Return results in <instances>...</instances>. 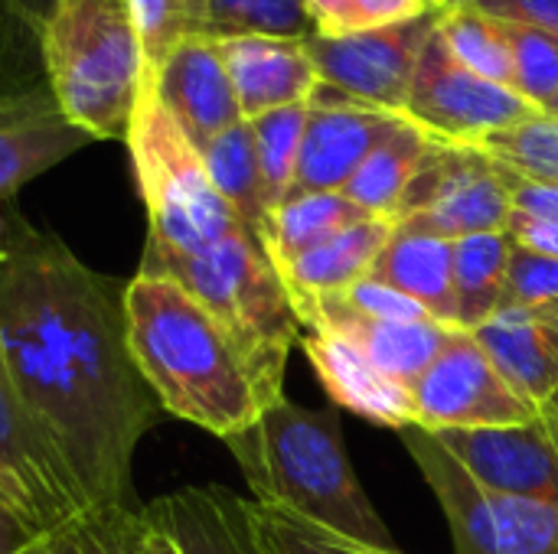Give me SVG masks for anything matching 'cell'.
Instances as JSON below:
<instances>
[{
    "mask_svg": "<svg viewBox=\"0 0 558 554\" xmlns=\"http://www.w3.org/2000/svg\"><path fill=\"white\" fill-rule=\"evenodd\" d=\"M543 114H549V118H558V98L553 101V104H549V108H546V111H543Z\"/></svg>",
    "mask_w": 558,
    "mask_h": 554,
    "instance_id": "48",
    "label": "cell"
},
{
    "mask_svg": "<svg viewBox=\"0 0 558 554\" xmlns=\"http://www.w3.org/2000/svg\"><path fill=\"white\" fill-rule=\"evenodd\" d=\"M314 33L320 36H350L392 23L415 20L435 10V0H304Z\"/></svg>",
    "mask_w": 558,
    "mask_h": 554,
    "instance_id": "34",
    "label": "cell"
},
{
    "mask_svg": "<svg viewBox=\"0 0 558 554\" xmlns=\"http://www.w3.org/2000/svg\"><path fill=\"white\" fill-rule=\"evenodd\" d=\"M307 104L311 118L291 193H343L369 150L405 118L353 101L314 98Z\"/></svg>",
    "mask_w": 558,
    "mask_h": 554,
    "instance_id": "16",
    "label": "cell"
},
{
    "mask_svg": "<svg viewBox=\"0 0 558 554\" xmlns=\"http://www.w3.org/2000/svg\"><path fill=\"white\" fill-rule=\"evenodd\" d=\"M0 473L23 493L43 529H56L88 509L62 457L43 438L26 402L20 398L3 343H0Z\"/></svg>",
    "mask_w": 558,
    "mask_h": 554,
    "instance_id": "13",
    "label": "cell"
},
{
    "mask_svg": "<svg viewBox=\"0 0 558 554\" xmlns=\"http://www.w3.org/2000/svg\"><path fill=\"white\" fill-rule=\"evenodd\" d=\"M513 49V72H517V91L546 111L558 98V33L526 26V23H507L500 20Z\"/></svg>",
    "mask_w": 558,
    "mask_h": 554,
    "instance_id": "33",
    "label": "cell"
},
{
    "mask_svg": "<svg viewBox=\"0 0 558 554\" xmlns=\"http://www.w3.org/2000/svg\"><path fill=\"white\" fill-rule=\"evenodd\" d=\"M95 144L75 127L49 85L0 101V206L13 199L29 180L59 167L82 147Z\"/></svg>",
    "mask_w": 558,
    "mask_h": 554,
    "instance_id": "17",
    "label": "cell"
},
{
    "mask_svg": "<svg viewBox=\"0 0 558 554\" xmlns=\"http://www.w3.org/2000/svg\"><path fill=\"white\" fill-rule=\"evenodd\" d=\"M543 418H546V424H549V431H553V438H556L558 444V389L549 395V402L543 405Z\"/></svg>",
    "mask_w": 558,
    "mask_h": 554,
    "instance_id": "45",
    "label": "cell"
},
{
    "mask_svg": "<svg viewBox=\"0 0 558 554\" xmlns=\"http://www.w3.org/2000/svg\"><path fill=\"white\" fill-rule=\"evenodd\" d=\"M396 222L379 216H363L353 225L340 229L337 235L324 238L320 245L298 251L284 261H275L291 304H307L327 294H340L350 284L369 278L379 251L392 238Z\"/></svg>",
    "mask_w": 558,
    "mask_h": 554,
    "instance_id": "21",
    "label": "cell"
},
{
    "mask_svg": "<svg viewBox=\"0 0 558 554\" xmlns=\"http://www.w3.org/2000/svg\"><path fill=\"white\" fill-rule=\"evenodd\" d=\"M43 535H46V529L29 522L13 506L0 503V554H29L39 545Z\"/></svg>",
    "mask_w": 558,
    "mask_h": 554,
    "instance_id": "42",
    "label": "cell"
},
{
    "mask_svg": "<svg viewBox=\"0 0 558 554\" xmlns=\"http://www.w3.org/2000/svg\"><path fill=\"white\" fill-rule=\"evenodd\" d=\"M141 274L170 278L186 287L242 346L258 379L284 395L288 353L301 343L291 294L252 229H242L203 255L144 248Z\"/></svg>",
    "mask_w": 558,
    "mask_h": 554,
    "instance_id": "5",
    "label": "cell"
},
{
    "mask_svg": "<svg viewBox=\"0 0 558 554\" xmlns=\"http://www.w3.org/2000/svg\"><path fill=\"white\" fill-rule=\"evenodd\" d=\"M128 153L137 193L147 209V245L170 255H203L229 235L248 229L216 193L193 140L150 88L141 91L128 127Z\"/></svg>",
    "mask_w": 558,
    "mask_h": 554,
    "instance_id": "6",
    "label": "cell"
},
{
    "mask_svg": "<svg viewBox=\"0 0 558 554\" xmlns=\"http://www.w3.org/2000/svg\"><path fill=\"white\" fill-rule=\"evenodd\" d=\"M504 180H507V189H510L513 212L536 216V219H556L558 222V186L520 176V173H513L507 167H504Z\"/></svg>",
    "mask_w": 558,
    "mask_h": 554,
    "instance_id": "40",
    "label": "cell"
},
{
    "mask_svg": "<svg viewBox=\"0 0 558 554\" xmlns=\"http://www.w3.org/2000/svg\"><path fill=\"white\" fill-rule=\"evenodd\" d=\"M301 327H320L337 336H343L350 346H356L386 379L399 385H415L422 372L438 359L445 343L458 327L438 323V320H422V323H386V320H369L353 310H343L330 297H317L307 304L294 307Z\"/></svg>",
    "mask_w": 558,
    "mask_h": 554,
    "instance_id": "18",
    "label": "cell"
},
{
    "mask_svg": "<svg viewBox=\"0 0 558 554\" xmlns=\"http://www.w3.org/2000/svg\"><path fill=\"white\" fill-rule=\"evenodd\" d=\"M432 434V431H428ZM435 441L484 490L558 503V444L539 411L517 428H454Z\"/></svg>",
    "mask_w": 558,
    "mask_h": 554,
    "instance_id": "12",
    "label": "cell"
},
{
    "mask_svg": "<svg viewBox=\"0 0 558 554\" xmlns=\"http://www.w3.org/2000/svg\"><path fill=\"white\" fill-rule=\"evenodd\" d=\"M128 346L160 408L222 441L252 428L275 395L235 336L177 281L134 274L124 291Z\"/></svg>",
    "mask_w": 558,
    "mask_h": 554,
    "instance_id": "2",
    "label": "cell"
},
{
    "mask_svg": "<svg viewBox=\"0 0 558 554\" xmlns=\"http://www.w3.org/2000/svg\"><path fill=\"white\" fill-rule=\"evenodd\" d=\"M333 304H340L343 310H353L360 317L369 320H386V323H422V320H435L422 304H415L412 297H405L402 291L376 281V278H363L356 284H350L340 294H327Z\"/></svg>",
    "mask_w": 558,
    "mask_h": 554,
    "instance_id": "38",
    "label": "cell"
},
{
    "mask_svg": "<svg viewBox=\"0 0 558 554\" xmlns=\"http://www.w3.org/2000/svg\"><path fill=\"white\" fill-rule=\"evenodd\" d=\"M507 235L513 245L543 255V258H558V222L556 219H536L523 212H510Z\"/></svg>",
    "mask_w": 558,
    "mask_h": 554,
    "instance_id": "41",
    "label": "cell"
},
{
    "mask_svg": "<svg viewBox=\"0 0 558 554\" xmlns=\"http://www.w3.org/2000/svg\"><path fill=\"white\" fill-rule=\"evenodd\" d=\"M144 506H92L49 529L29 554H131Z\"/></svg>",
    "mask_w": 558,
    "mask_h": 554,
    "instance_id": "30",
    "label": "cell"
},
{
    "mask_svg": "<svg viewBox=\"0 0 558 554\" xmlns=\"http://www.w3.org/2000/svg\"><path fill=\"white\" fill-rule=\"evenodd\" d=\"M39 52L62 114L92 140H124L150 78L131 0H52Z\"/></svg>",
    "mask_w": 558,
    "mask_h": 554,
    "instance_id": "4",
    "label": "cell"
},
{
    "mask_svg": "<svg viewBox=\"0 0 558 554\" xmlns=\"http://www.w3.org/2000/svg\"><path fill=\"white\" fill-rule=\"evenodd\" d=\"M183 554H278L271 549L255 500L226 487H183L144 506Z\"/></svg>",
    "mask_w": 558,
    "mask_h": 554,
    "instance_id": "15",
    "label": "cell"
},
{
    "mask_svg": "<svg viewBox=\"0 0 558 554\" xmlns=\"http://www.w3.org/2000/svg\"><path fill=\"white\" fill-rule=\"evenodd\" d=\"M494 369L533 405H546L558 389V343L530 310L504 304L487 323L471 330Z\"/></svg>",
    "mask_w": 558,
    "mask_h": 554,
    "instance_id": "22",
    "label": "cell"
},
{
    "mask_svg": "<svg viewBox=\"0 0 558 554\" xmlns=\"http://www.w3.org/2000/svg\"><path fill=\"white\" fill-rule=\"evenodd\" d=\"M23 3H26V7H29V10H33L39 20H43V16H46V10L52 7V0H23Z\"/></svg>",
    "mask_w": 558,
    "mask_h": 554,
    "instance_id": "46",
    "label": "cell"
},
{
    "mask_svg": "<svg viewBox=\"0 0 558 554\" xmlns=\"http://www.w3.org/2000/svg\"><path fill=\"white\" fill-rule=\"evenodd\" d=\"M0 503L13 506V509H16V513H23V516H26L29 522H36V516H33L29 503L23 500V493H20V490H16V487H13V483H10V480L3 477V473H0ZM36 526H39V522H36ZM39 529H43V526H39ZM46 532H49V529H46Z\"/></svg>",
    "mask_w": 558,
    "mask_h": 554,
    "instance_id": "44",
    "label": "cell"
},
{
    "mask_svg": "<svg viewBox=\"0 0 558 554\" xmlns=\"http://www.w3.org/2000/svg\"><path fill=\"white\" fill-rule=\"evenodd\" d=\"M311 104H288L275 108L268 114L252 118V134H255V150H258V167H262V186H265V202L268 216L291 196L294 189V173H298V157L307 131Z\"/></svg>",
    "mask_w": 558,
    "mask_h": 554,
    "instance_id": "29",
    "label": "cell"
},
{
    "mask_svg": "<svg viewBox=\"0 0 558 554\" xmlns=\"http://www.w3.org/2000/svg\"><path fill=\"white\" fill-rule=\"evenodd\" d=\"M438 13L441 7L405 23L350 36L311 33L304 39V49L320 75V85L353 104L402 114L418 56L438 26Z\"/></svg>",
    "mask_w": 558,
    "mask_h": 554,
    "instance_id": "10",
    "label": "cell"
},
{
    "mask_svg": "<svg viewBox=\"0 0 558 554\" xmlns=\"http://www.w3.org/2000/svg\"><path fill=\"white\" fill-rule=\"evenodd\" d=\"M150 88L196 150L216 134L245 121L219 42L213 36L180 39L150 72Z\"/></svg>",
    "mask_w": 558,
    "mask_h": 554,
    "instance_id": "14",
    "label": "cell"
},
{
    "mask_svg": "<svg viewBox=\"0 0 558 554\" xmlns=\"http://www.w3.org/2000/svg\"><path fill=\"white\" fill-rule=\"evenodd\" d=\"M3 235H7V212H3V206H0V245H3Z\"/></svg>",
    "mask_w": 558,
    "mask_h": 554,
    "instance_id": "47",
    "label": "cell"
},
{
    "mask_svg": "<svg viewBox=\"0 0 558 554\" xmlns=\"http://www.w3.org/2000/svg\"><path fill=\"white\" fill-rule=\"evenodd\" d=\"M513 202L504 167L481 147L435 144L409 186L396 225L448 242L507 232Z\"/></svg>",
    "mask_w": 558,
    "mask_h": 554,
    "instance_id": "9",
    "label": "cell"
},
{
    "mask_svg": "<svg viewBox=\"0 0 558 554\" xmlns=\"http://www.w3.org/2000/svg\"><path fill=\"white\" fill-rule=\"evenodd\" d=\"M369 278L402 291L422 304L438 323L458 327L454 297V242L396 225L392 238L379 251Z\"/></svg>",
    "mask_w": 558,
    "mask_h": 554,
    "instance_id": "23",
    "label": "cell"
},
{
    "mask_svg": "<svg viewBox=\"0 0 558 554\" xmlns=\"http://www.w3.org/2000/svg\"><path fill=\"white\" fill-rule=\"evenodd\" d=\"M402 114L438 144L481 147L487 137L513 131L543 111L530 104L520 91L464 69L435 26L418 56Z\"/></svg>",
    "mask_w": 558,
    "mask_h": 554,
    "instance_id": "8",
    "label": "cell"
},
{
    "mask_svg": "<svg viewBox=\"0 0 558 554\" xmlns=\"http://www.w3.org/2000/svg\"><path fill=\"white\" fill-rule=\"evenodd\" d=\"M441 7H464L507 23H526L558 33V0H438Z\"/></svg>",
    "mask_w": 558,
    "mask_h": 554,
    "instance_id": "39",
    "label": "cell"
},
{
    "mask_svg": "<svg viewBox=\"0 0 558 554\" xmlns=\"http://www.w3.org/2000/svg\"><path fill=\"white\" fill-rule=\"evenodd\" d=\"M124 291L128 281L92 271L56 232L7 212L0 343L88 509L137 506L134 454L163 411L128 346Z\"/></svg>",
    "mask_w": 558,
    "mask_h": 554,
    "instance_id": "1",
    "label": "cell"
},
{
    "mask_svg": "<svg viewBox=\"0 0 558 554\" xmlns=\"http://www.w3.org/2000/svg\"><path fill=\"white\" fill-rule=\"evenodd\" d=\"M199 157L206 163V173H209L216 193L232 206V212L262 242V235L268 229V202H265V186H262V167H258L252 124L239 121L229 131L216 134L209 144L199 147Z\"/></svg>",
    "mask_w": 558,
    "mask_h": 554,
    "instance_id": "25",
    "label": "cell"
},
{
    "mask_svg": "<svg viewBox=\"0 0 558 554\" xmlns=\"http://www.w3.org/2000/svg\"><path fill=\"white\" fill-rule=\"evenodd\" d=\"M366 212L353 206L343 193H291L271 216L262 235V248L268 251L271 264L284 261L298 251L320 245L324 238L337 235L340 229L353 225Z\"/></svg>",
    "mask_w": 558,
    "mask_h": 554,
    "instance_id": "27",
    "label": "cell"
},
{
    "mask_svg": "<svg viewBox=\"0 0 558 554\" xmlns=\"http://www.w3.org/2000/svg\"><path fill=\"white\" fill-rule=\"evenodd\" d=\"M131 10L141 29L147 75H150L180 39L193 36L196 0H131Z\"/></svg>",
    "mask_w": 558,
    "mask_h": 554,
    "instance_id": "37",
    "label": "cell"
},
{
    "mask_svg": "<svg viewBox=\"0 0 558 554\" xmlns=\"http://www.w3.org/2000/svg\"><path fill=\"white\" fill-rule=\"evenodd\" d=\"M255 509H258V519H262V529H265L271 549L278 554H402L396 549H379V545L343 539L330 529H320V526L298 519L275 506L255 503Z\"/></svg>",
    "mask_w": 558,
    "mask_h": 554,
    "instance_id": "35",
    "label": "cell"
},
{
    "mask_svg": "<svg viewBox=\"0 0 558 554\" xmlns=\"http://www.w3.org/2000/svg\"><path fill=\"white\" fill-rule=\"evenodd\" d=\"M432 487L458 554H558V503L504 496L477 487L422 428L399 431Z\"/></svg>",
    "mask_w": 558,
    "mask_h": 554,
    "instance_id": "7",
    "label": "cell"
},
{
    "mask_svg": "<svg viewBox=\"0 0 558 554\" xmlns=\"http://www.w3.org/2000/svg\"><path fill=\"white\" fill-rule=\"evenodd\" d=\"M513 242L507 232H487L454 242L458 330H477L507 304V271Z\"/></svg>",
    "mask_w": 558,
    "mask_h": 554,
    "instance_id": "26",
    "label": "cell"
},
{
    "mask_svg": "<svg viewBox=\"0 0 558 554\" xmlns=\"http://www.w3.org/2000/svg\"><path fill=\"white\" fill-rule=\"evenodd\" d=\"M144 513V509H141ZM131 554H183L177 549V542L157 526V522H150L147 516H144V526H141V532H137V539H134V545H131Z\"/></svg>",
    "mask_w": 558,
    "mask_h": 554,
    "instance_id": "43",
    "label": "cell"
},
{
    "mask_svg": "<svg viewBox=\"0 0 558 554\" xmlns=\"http://www.w3.org/2000/svg\"><path fill=\"white\" fill-rule=\"evenodd\" d=\"M226 444L255 503L284 509L353 542L396 549L353 473L333 411L278 398L252 428Z\"/></svg>",
    "mask_w": 558,
    "mask_h": 554,
    "instance_id": "3",
    "label": "cell"
},
{
    "mask_svg": "<svg viewBox=\"0 0 558 554\" xmlns=\"http://www.w3.org/2000/svg\"><path fill=\"white\" fill-rule=\"evenodd\" d=\"M438 36L445 39L451 56L464 69H471L474 75H481L487 82H497V85H507V88L517 85L513 49H510L507 29H504L500 20H494L487 13H477V10H464V7H441Z\"/></svg>",
    "mask_w": 558,
    "mask_h": 554,
    "instance_id": "28",
    "label": "cell"
},
{
    "mask_svg": "<svg viewBox=\"0 0 558 554\" xmlns=\"http://www.w3.org/2000/svg\"><path fill=\"white\" fill-rule=\"evenodd\" d=\"M216 42L245 121L268 114L275 108L304 104L320 85V75L304 49V39L229 36Z\"/></svg>",
    "mask_w": 558,
    "mask_h": 554,
    "instance_id": "20",
    "label": "cell"
},
{
    "mask_svg": "<svg viewBox=\"0 0 558 554\" xmlns=\"http://www.w3.org/2000/svg\"><path fill=\"white\" fill-rule=\"evenodd\" d=\"M39 33L43 20L23 0H0V101L46 82Z\"/></svg>",
    "mask_w": 558,
    "mask_h": 554,
    "instance_id": "31",
    "label": "cell"
},
{
    "mask_svg": "<svg viewBox=\"0 0 558 554\" xmlns=\"http://www.w3.org/2000/svg\"><path fill=\"white\" fill-rule=\"evenodd\" d=\"M435 137H428L422 127H415L409 118H402L360 163L353 180L343 186V196L360 206L366 216L392 219L399 216V206L415 183L418 170L425 167L428 153L435 150Z\"/></svg>",
    "mask_w": 558,
    "mask_h": 554,
    "instance_id": "24",
    "label": "cell"
},
{
    "mask_svg": "<svg viewBox=\"0 0 558 554\" xmlns=\"http://www.w3.org/2000/svg\"><path fill=\"white\" fill-rule=\"evenodd\" d=\"M481 150L520 176L558 186V118L536 114L513 131L487 137Z\"/></svg>",
    "mask_w": 558,
    "mask_h": 554,
    "instance_id": "32",
    "label": "cell"
},
{
    "mask_svg": "<svg viewBox=\"0 0 558 554\" xmlns=\"http://www.w3.org/2000/svg\"><path fill=\"white\" fill-rule=\"evenodd\" d=\"M435 3H438V0H435Z\"/></svg>",
    "mask_w": 558,
    "mask_h": 554,
    "instance_id": "49",
    "label": "cell"
},
{
    "mask_svg": "<svg viewBox=\"0 0 558 554\" xmlns=\"http://www.w3.org/2000/svg\"><path fill=\"white\" fill-rule=\"evenodd\" d=\"M422 431L517 428L539 418V405L523 398L487 359L474 333L454 330L438 359L412 385Z\"/></svg>",
    "mask_w": 558,
    "mask_h": 554,
    "instance_id": "11",
    "label": "cell"
},
{
    "mask_svg": "<svg viewBox=\"0 0 558 554\" xmlns=\"http://www.w3.org/2000/svg\"><path fill=\"white\" fill-rule=\"evenodd\" d=\"M507 300L546 323L558 343V258H543L513 245L507 271Z\"/></svg>",
    "mask_w": 558,
    "mask_h": 554,
    "instance_id": "36",
    "label": "cell"
},
{
    "mask_svg": "<svg viewBox=\"0 0 558 554\" xmlns=\"http://www.w3.org/2000/svg\"><path fill=\"white\" fill-rule=\"evenodd\" d=\"M314 366L320 385L333 398V405L366 418L369 424L405 431L418 424L415 415V398L409 385H399L386 379L356 346H350L343 336L307 327L298 343Z\"/></svg>",
    "mask_w": 558,
    "mask_h": 554,
    "instance_id": "19",
    "label": "cell"
}]
</instances>
